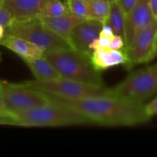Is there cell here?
I'll return each instance as SVG.
<instances>
[{"instance_id": "obj_24", "label": "cell", "mask_w": 157, "mask_h": 157, "mask_svg": "<svg viewBox=\"0 0 157 157\" xmlns=\"http://www.w3.org/2000/svg\"><path fill=\"white\" fill-rule=\"evenodd\" d=\"M114 36L115 35L114 33H113L111 28H110L109 25H104L101 32H100L99 37H104V38H109V39L112 40Z\"/></svg>"}, {"instance_id": "obj_11", "label": "cell", "mask_w": 157, "mask_h": 157, "mask_svg": "<svg viewBox=\"0 0 157 157\" xmlns=\"http://www.w3.org/2000/svg\"><path fill=\"white\" fill-rule=\"evenodd\" d=\"M50 0H1L0 6L9 11L15 20L39 17L41 10Z\"/></svg>"}, {"instance_id": "obj_27", "label": "cell", "mask_w": 157, "mask_h": 157, "mask_svg": "<svg viewBox=\"0 0 157 157\" xmlns=\"http://www.w3.org/2000/svg\"><path fill=\"white\" fill-rule=\"evenodd\" d=\"M5 33H6V28L0 25V41H1V40L2 39L3 37H4Z\"/></svg>"}, {"instance_id": "obj_18", "label": "cell", "mask_w": 157, "mask_h": 157, "mask_svg": "<svg viewBox=\"0 0 157 157\" xmlns=\"http://www.w3.org/2000/svg\"><path fill=\"white\" fill-rule=\"evenodd\" d=\"M69 12L83 20L91 19L89 1L87 0H66Z\"/></svg>"}, {"instance_id": "obj_7", "label": "cell", "mask_w": 157, "mask_h": 157, "mask_svg": "<svg viewBox=\"0 0 157 157\" xmlns=\"http://www.w3.org/2000/svg\"><path fill=\"white\" fill-rule=\"evenodd\" d=\"M22 84L44 93L71 99L108 94V89L105 87L88 85L63 78L48 81H28L22 82Z\"/></svg>"}, {"instance_id": "obj_3", "label": "cell", "mask_w": 157, "mask_h": 157, "mask_svg": "<svg viewBox=\"0 0 157 157\" xmlns=\"http://www.w3.org/2000/svg\"><path fill=\"white\" fill-rule=\"evenodd\" d=\"M15 125L23 127H67L95 124L87 117L62 104L52 102L12 116Z\"/></svg>"}, {"instance_id": "obj_26", "label": "cell", "mask_w": 157, "mask_h": 157, "mask_svg": "<svg viewBox=\"0 0 157 157\" xmlns=\"http://www.w3.org/2000/svg\"><path fill=\"white\" fill-rule=\"evenodd\" d=\"M150 7L153 18L157 19V0H150Z\"/></svg>"}, {"instance_id": "obj_25", "label": "cell", "mask_w": 157, "mask_h": 157, "mask_svg": "<svg viewBox=\"0 0 157 157\" xmlns=\"http://www.w3.org/2000/svg\"><path fill=\"white\" fill-rule=\"evenodd\" d=\"M2 83V81H1V80H0V117H1L11 119L14 121V120L11 117L10 115L8 113V112L6 111V108H5L4 103H3V99H2V90H1ZM14 122H15V121H14Z\"/></svg>"}, {"instance_id": "obj_20", "label": "cell", "mask_w": 157, "mask_h": 157, "mask_svg": "<svg viewBox=\"0 0 157 157\" xmlns=\"http://www.w3.org/2000/svg\"><path fill=\"white\" fill-rule=\"evenodd\" d=\"M15 18L12 14L6 9L0 6V25L7 28L14 21Z\"/></svg>"}, {"instance_id": "obj_29", "label": "cell", "mask_w": 157, "mask_h": 157, "mask_svg": "<svg viewBox=\"0 0 157 157\" xmlns=\"http://www.w3.org/2000/svg\"><path fill=\"white\" fill-rule=\"evenodd\" d=\"M2 61V57H1V55H0V62H1Z\"/></svg>"}, {"instance_id": "obj_5", "label": "cell", "mask_w": 157, "mask_h": 157, "mask_svg": "<svg viewBox=\"0 0 157 157\" xmlns=\"http://www.w3.org/2000/svg\"><path fill=\"white\" fill-rule=\"evenodd\" d=\"M6 34L20 37L42 48L44 52L73 48L70 43L49 30L39 17L25 20H14L6 28Z\"/></svg>"}, {"instance_id": "obj_19", "label": "cell", "mask_w": 157, "mask_h": 157, "mask_svg": "<svg viewBox=\"0 0 157 157\" xmlns=\"http://www.w3.org/2000/svg\"><path fill=\"white\" fill-rule=\"evenodd\" d=\"M66 4L61 0H50L41 10L39 17H56L68 13Z\"/></svg>"}, {"instance_id": "obj_10", "label": "cell", "mask_w": 157, "mask_h": 157, "mask_svg": "<svg viewBox=\"0 0 157 157\" xmlns=\"http://www.w3.org/2000/svg\"><path fill=\"white\" fill-rule=\"evenodd\" d=\"M104 24L94 19L83 20L72 30L70 44L74 49L91 55L89 46L94 40L99 38Z\"/></svg>"}, {"instance_id": "obj_4", "label": "cell", "mask_w": 157, "mask_h": 157, "mask_svg": "<svg viewBox=\"0 0 157 157\" xmlns=\"http://www.w3.org/2000/svg\"><path fill=\"white\" fill-rule=\"evenodd\" d=\"M157 94V63L130 73L124 81L108 89V94L143 104Z\"/></svg>"}, {"instance_id": "obj_9", "label": "cell", "mask_w": 157, "mask_h": 157, "mask_svg": "<svg viewBox=\"0 0 157 157\" xmlns=\"http://www.w3.org/2000/svg\"><path fill=\"white\" fill-rule=\"evenodd\" d=\"M154 19L150 7V0H138L136 6L125 18V49L136 35ZM125 51V50H124Z\"/></svg>"}, {"instance_id": "obj_8", "label": "cell", "mask_w": 157, "mask_h": 157, "mask_svg": "<svg viewBox=\"0 0 157 157\" xmlns=\"http://www.w3.org/2000/svg\"><path fill=\"white\" fill-rule=\"evenodd\" d=\"M128 58L127 68L152 61L157 55V19L141 31L132 44L125 49Z\"/></svg>"}, {"instance_id": "obj_6", "label": "cell", "mask_w": 157, "mask_h": 157, "mask_svg": "<svg viewBox=\"0 0 157 157\" xmlns=\"http://www.w3.org/2000/svg\"><path fill=\"white\" fill-rule=\"evenodd\" d=\"M1 90L5 108L12 118L18 112L32 110L52 103L47 94L22 83L12 84L2 81Z\"/></svg>"}, {"instance_id": "obj_21", "label": "cell", "mask_w": 157, "mask_h": 157, "mask_svg": "<svg viewBox=\"0 0 157 157\" xmlns=\"http://www.w3.org/2000/svg\"><path fill=\"white\" fill-rule=\"evenodd\" d=\"M115 1L119 5L125 15H128L138 2V0H115Z\"/></svg>"}, {"instance_id": "obj_28", "label": "cell", "mask_w": 157, "mask_h": 157, "mask_svg": "<svg viewBox=\"0 0 157 157\" xmlns=\"http://www.w3.org/2000/svg\"><path fill=\"white\" fill-rule=\"evenodd\" d=\"M87 1H94V0H87ZM105 1H109V2H113L115 0H105Z\"/></svg>"}, {"instance_id": "obj_30", "label": "cell", "mask_w": 157, "mask_h": 157, "mask_svg": "<svg viewBox=\"0 0 157 157\" xmlns=\"http://www.w3.org/2000/svg\"><path fill=\"white\" fill-rule=\"evenodd\" d=\"M0 1H1V0H0Z\"/></svg>"}, {"instance_id": "obj_16", "label": "cell", "mask_w": 157, "mask_h": 157, "mask_svg": "<svg viewBox=\"0 0 157 157\" xmlns=\"http://www.w3.org/2000/svg\"><path fill=\"white\" fill-rule=\"evenodd\" d=\"M126 15L116 1L111 2L110 11L105 25L110 26L115 35L125 38ZM125 41V39H124Z\"/></svg>"}, {"instance_id": "obj_14", "label": "cell", "mask_w": 157, "mask_h": 157, "mask_svg": "<svg viewBox=\"0 0 157 157\" xmlns=\"http://www.w3.org/2000/svg\"><path fill=\"white\" fill-rule=\"evenodd\" d=\"M42 24L47 29L53 32L70 43L71 34L75 25L83 21L68 12L56 17H39Z\"/></svg>"}, {"instance_id": "obj_23", "label": "cell", "mask_w": 157, "mask_h": 157, "mask_svg": "<svg viewBox=\"0 0 157 157\" xmlns=\"http://www.w3.org/2000/svg\"><path fill=\"white\" fill-rule=\"evenodd\" d=\"M144 109H145L147 114L150 118L152 117L157 115V97L155 99H153L151 102L147 104V105H144Z\"/></svg>"}, {"instance_id": "obj_15", "label": "cell", "mask_w": 157, "mask_h": 157, "mask_svg": "<svg viewBox=\"0 0 157 157\" xmlns=\"http://www.w3.org/2000/svg\"><path fill=\"white\" fill-rule=\"evenodd\" d=\"M35 77V80L48 81L61 78V75L55 67L44 57L23 59Z\"/></svg>"}, {"instance_id": "obj_13", "label": "cell", "mask_w": 157, "mask_h": 157, "mask_svg": "<svg viewBox=\"0 0 157 157\" xmlns=\"http://www.w3.org/2000/svg\"><path fill=\"white\" fill-rule=\"evenodd\" d=\"M0 44L7 48L21 57V59L42 57L44 51L33 43L20 37L6 34L0 41Z\"/></svg>"}, {"instance_id": "obj_1", "label": "cell", "mask_w": 157, "mask_h": 157, "mask_svg": "<svg viewBox=\"0 0 157 157\" xmlns=\"http://www.w3.org/2000/svg\"><path fill=\"white\" fill-rule=\"evenodd\" d=\"M46 94L52 102L67 106L82 113L95 124L110 127L135 126L145 124L150 120L144 104L112 95L71 99Z\"/></svg>"}, {"instance_id": "obj_22", "label": "cell", "mask_w": 157, "mask_h": 157, "mask_svg": "<svg viewBox=\"0 0 157 157\" xmlns=\"http://www.w3.org/2000/svg\"><path fill=\"white\" fill-rule=\"evenodd\" d=\"M109 48L114 50H125V41L124 38L118 35H115L110 42ZM125 52V51H124Z\"/></svg>"}, {"instance_id": "obj_12", "label": "cell", "mask_w": 157, "mask_h": 157, "mask_svg": "<svg viewBox=\"0 0 157 157\" xmlns=\"http://www.w3.org/2000/svg\"><path fill=\"white\" fill-rule=\"evenodd\" d=\"M90 59L95 68L99 71L121 64L127 67L128 65V58L124 50L98 49L92 52Z\"/></svg>"}, {"instance_id": "obj_17", "label": "cell", "mask_w": 157, "mask_h": 157, "mask_svg": "<svg viewBox=\"0 0 157 157\" xmlns=\"http://www.w3.org/2000/svg\"><path fill=\"white\" fill-rule=\"evenodd\" d=\"M91 19L97 20L105 25L110 11L111 2L105 0L89 1Z\"/></svg>"}, {"instance_id": "obj_2", "label": "cell", "mask_w": 157, "mask_h": 157, "mask_svg": "<svg viewBox=\"0 0 157 157\" xmlns=\"http://www.w3.org/2000/svg\"><path fill=\"white\" fill-rule=\"evenodd\" d=\"M43 57L55 67L61 78L88 85L104 87L101 71L92 64L90 55L70 48L44 52Z\"/></svg>"}]
</instances>
